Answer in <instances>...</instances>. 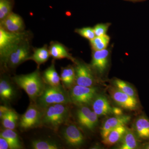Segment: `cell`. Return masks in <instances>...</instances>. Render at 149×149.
<instances>
[{"mask_svg":"<svg viewBox=\"0 0 149 149\" xmlns=\"http://www.w3.org/2000/svg\"><path fill=\"white\" fill-rule=\"evenodd\" d=\"M131 116L128 115L114 116L107 118L104 123L101 129V135L102 139H105L112 130L120 125H125L130 122Z\"/></svg>","mask_w":149,"mask_h":149,"instance_id":"7c38bea8","label":"cell"},{"mask_svg":"<svg viewBox=\"0 0 149 149\" xmlns=\"http://www.w3.org/2000/svg\"><path fill=\"white\" fill-rule=\"evenodd\" d=\"M97 88L76 85L71 88L69 95L71 102L80 106L93 102L97 93Z\"/></svg>","mask_w":149,"mask_h":149,"instance_id":"5b68a950","label":"cell"},{"mask_svg":"<svg viewBox=\"0 0 149 149\" xmlns=\"http://www.w3.org/2000/svg\"><path fill=\"white\" fill-rule=\"evenodd\" d=\"M133 125V131L140 141H149V118L146 115L138 116Z\"/></svg>","mask_w":149,"mask_h":149,"instance_id":"4fadbf2b","label":"cell"},{"mask_svg":"<svg viewBox=\"0 0 149 149\" xmlns=\"http://www.w3.org/2000/svg\"><path fill=\"white\" fill-rule=\"evenodd\" d=\"M112 114H113L115 116H120L123 114V111L121 108L118 107H113L112 109Z\"/></svg>","mask_w":149,"mask_h":149,"instance_id":"836d02e7","label":"cell"},{"mask_svg":"<svg viewBox=\"0 0 149 149\" xmlns=\"http://www.w3.org/2000/svg\"><path fill=\"white\" fill-rule=\"evenodd\" d=\"M43 80L47 85L51 86H58L61 85L60 76L56 70L54 63H52L50 66L44 71Z\"/></svg>","mask_w":149,"mask_h":149,"instance_id":"d6986e66","label":"cell"},{"mask_svg":"<svg viewBox=\"0 0 149 149\" xmlns=\"http://www.w3.org/2000/svg\"><path fill=\"white\" fill-rule=\"evenodd\" d=\"M125 125H120L112 130L105 139H103V143L107 147H111L120 141L126 131Z\"/></svg>","mask_w":149,"mask_h":149,"instance_id":"e0dca14e","label":"cell"},{"mask_svg":"<svg viewBox=\"0 0 149 149\" xmlns=\"http://www.w3.org/2000/svg\"><path fill=\"white\" fill-rule=\"evenodd\" d=\"M10 109L8 107L5 106L1 105L0 107V118L1 119L3 116L7 113L10 110Z\"/></svg>","mask_w":149,"mask_h":149,"instance_id":"e575fe53","label":"cell"},{"mask_svg":"<svg viewBox=\"0 0 149 149\" xmlns=\"http://www.w3.org/2000/svg\"><path fill=\"white\" fill-rule=\"evenodd\" d=\"M61 85L58 86L46 85L43 93L37 100V106L41 108L46 107L54 104H68L72 102L69 93Z\"/></svg>","mask_w":149,"mask_h":149,"instance_id":"3957f363","label":"cell"},{"mask_svg":"<svg viewBox=\"0 0 149 149\" xmlns=\"http://www.w3.org/2000/svg\"><path fill=\"white\" fill-rule=\"evenodd\" d=\"M141 141L133 130L127 128L126 131L119 141L117 147L119 149H135L140 148Z\"/></svg>","mask_w":149,"mask_h":149,"instance_id":"2e32d148","label":"cell"},{"mask_svg":"<svg viewBox=\"0 0 149 149\" xmlns=\"http://www.w3.org/2000/svg\"><path fill=\"white\" fill-rule=\"evenodd\" d=\"M67 105L54 104L46 107L43 113L41 124L48 128L57 130L69 117V110Z\"/></svg>","mask_w":149,"mask_h":149,"instance_id":"277c9868","label":"cell"},{"mask_svg":"<svg viewBox=\"0 0 149 149\" xmlns=\"http://www.w3.org/2000/svg\"><path fill=\"white\" fill-rule=\"evenodd\" d=\"M30 46L28 39L24 40L11 53L9 56L7 65L15 68L22 63L29 60L30 55Z\"/></svg>","mask_w":149,"mask_h":149,"instance_id":"9c48e42d","label":"cell"},{"mask_svg":"<svg viewBox=\"0 0 149 149\" xmlns=\"http://www.w3.org/2000/svg\"><path fill=\"white\" fill-rule=\"evenodd\" d=\"M112 107L108 100L104 95L96 96L93 102V111L98 116L112 114Z\"/></svg>","mask_w":149,"mask_h":149,"instance_id":"9a60e30c","label":"cell"},{"mask_svg":"<svg viewBox=\"0 0 149 149\" xmlns=\"http://www.w3.org/2000/svg\"><path fill=\"white\" fill-rule=\"evenodd\" d=\"M13 79L17 85L33 101L37 100L45 88V81L38 69L29 74L17 75Z\"/></svg>","mask_w":149,"mask_h":149,"instance_id":"6da1fadb","label":"cell"},{"mask_svg":"<svg viewBox=\"0 0 149 149\" xmlns=\"http://www.w3.org/2000/svg\"><path fill=\"white\" fill-rule=\"evenodd\" d=\"M28 39V33L23 31L13 32L0 27V58L1 63L6 65L11 53L24 40Z\"/></svg>","mask_w":149,"mask_h":149,"instance_id":"7a4b0ae2","label":"cell"},{"mask_svg":"<svg viewBox=\"0 0 149 149\" xmlns=\"http://www.w3.org/2000/svg\"><path fill=\"white\" fill-rule=\"evenodd\" d=\"M109 25L110 24L108 23L99 24L96 25L93 28L96 37H100L106 35Z\"/></svg>","mask_w":149,"mask_h":149,"instance_id":"4dcf8cb0","label":"cell"},{"mask_svg":"<svg viewBox=\"0 0 149 149\" xmlns=\"http://www.w3.org/2000/svg\"><path fill=\"white\" fill-rule=\"evenodd\" d=\"M61 80L65 88H71L75 83V72L74 68L68 66L62 68Z\"/></svg>","mask_w":149,"mask_h":149,"instance_id":"ffe728a7","label":"cell"},{"mask_svg":"<svg viewBox=\"0 0 149 149\" xmlns=\"http://www.w3.org/2000/svg\"><path fill=\"white\" fill-rule=\"evenodd\" d=\"M109 55V51L107 49L93 51L91 66L99 73H103L108 65Z\"/></svg>","mask_w":149,"mask_h":149,"instance_id":"5bb4252c","label":"cell"},{"mask_svg":"<svg viewBox=\"0 0 149 149\" xmlns=\"http://www.w3.org/2000/svg\"><path fill=\"white\" fill-rule=\"evenodd\" d=\"M15 92L10 82L6 78L0 81V97L4 102H9L13 98Z\"/></svg>","mask_w":149,"mask_h":149,"instance_id":"7402d4cb","label":"cell"},{"mask_svg":"<svg viewBox=\"0 0 149 149\" xmlns=\"http://www.w3.org/2000/svg\"><path fill=\"white\" fill-rule=\"evenodd\" d=\"M75 82L76 85L85 87H93L95 80L91 67L81 62L75 61Z\"/></svg>","mask_w":149,"mask_h":149,"instance_id":"ba28073f","label":"cell"},{"mask_svg":"<svg viewBox=\"0 0 149 149\" xmlns=\"http://www.w3.org/2000/svg\"><path fill=\"white\" fill-rule=\"evenodd\" d=\"M15 111L11 109L1 118L2 124L5 128H8L14 114Z\"/></svg>","mask_w":149,"mask_h":149,"instance_id":"1f68e13d","label":"cell"},{"mask_svg":"<svg viewBox=\"0 0 149 149\" xmlns=\"http://www.w3.org/2000/svg\"><path fill=\"white\" fill-rule=\"evenodd\" d=\"M110 38L107 35L96 37L91 40V44L93 51H100L106 49L109 44Z\"/></svg>","mask_w":149,"mask_h":149,"instance_id":"484cf974","label":"cell"},{"mask_svg":"<svg viewBox=\"0 0 149 149\" xmlns=\"http://www.w3.org/2000/svg\"><path fill=\"white\" fill-rule=\"evenodd\" d=\"M31 147L34 149H59L61 148L57 142L49 139H36L32 141Z\"/></svg>","mask_w":149,"mask_h":149,"instance_id":"cb8c5ba5","label":"cell"},{"mask_svg":"<svg viewBox=\"0 0 149 149\" xmlns=\"http://www.w3.org/2000/svg\"><path fill=\"white\" fill-rule=\"evenodd\" d=\"M139 148L149 149V141L143 142V143H141Z\"/></svg>","mask_w":149,"mask_h":149,"instance_id":"d590c367","label":"cell"},{"mask_svg":"<svg viewBox=\"0 0 149 149\" xmlns=\"http://www.w3.org/2000/svg\"><path fill=\"white\" fill-rule=\"evenodd\" d=\"M75 32L86 39L90 41L93 40L96 37L95 34L94 32V28L91 27H83L80 29L75 30Z\"/></svg>","mask_w":149,"mask_h":149,"instance_id":"f1b7e54d","label":"cell"},{"mask_svg":"<svg viewBox=\"0 0 149 149\" xmlns=\"http://www.w3.org/2000/svg\"><path fill=\"white\" fill-rule=\"evenodd\" d=\"M39 108L35 105L29 106L20 118L19 127L21 129L28 130L42 123L43 113Z\"/></svg>","mask_w":149,"mask_h":149,"instance_id":"8992f818","label":"cell"},{"mask_svg":"<svg viewBox=\"0 0 149 149\" xmlns=\"http://www.w3.org/2000/svg\"><path fill=\"white\" fill-rule=\"evenodd\" d=\"M0 137L4 138L8 141L10 149L22 148L21 143L18 135L13 130L5 128L1 132Z\"/></svg>","mask_w":149,"mask_h":149,"instance_id":"44dd1931","label":"cell"},{"mask_svg":"<svg viewBox=\"0 0 149 149\" xmlns=\"http://www.w3.org/2000/svg\"><path fill=\"white\" fill-rule=\"evenodd\" d=\"M62 135L66 143L70 147H80L85 142V138L81 130L74 124H70L65 128Z\"/></svg>","mask_w":149,"mask_h":149,"instance_id":"30bf717a","label":"cell"},{"mask_svg":"<svg viewBox=\"0 0 149 149\" xmlns=\"http://www.w3.org/2000/svg\"><path fill=\"white\" fill-rule=\"evenodd\" d=\"M0 27L9 32H17L23 31L24 21L19 15L13 12L0 21Z\"/></svg>","mask_w":149,"mask_h":149,"instance_id":"8fae6325","label":"cell"},{"mask_svg":"<svg viewBox=\"0 0 149 149\" xmlns=\"http://www.w3.org/2000/svg\"><path fill=\"white\" fill-rule=\"evenodd\" d=\"M50 56L49 49L47 45H45L42 47L35 49L29 60L34 61L37 63L38 67H39L41 65L47 61Z\"/></svg>","mask_w":149,"mask_h":149,"instance_id":"603a6c76","label":"cell"},{"mask_svg":"<svg viewBox=\"0 0 149 149\" xmlns=\"http://www.w3.org/2000/svg\"><path fill=\"white\" fill-rule=\"evenodd\" d=\"M50 54L56 59L67 58L75 63L76 61L68 52L66 48L61 44L54 42L51 44L49 48Z\"/></svg>","mask_w":149,"mask_h":149,"instance_id":"ac0fdd59","label":"cell"},{"mask_svg":"<svg viewBox=\"0 0 149 149\" xmlns=\"http://www.w3.org/2000/svg\"><path fill=\"white\" fill-rule=\"evenodd\" d=\"M13 7L12 0H0V21L11 13Z\"/></svg>","mask_w":149,"mask_h":149,"instance_id":"83f0119b","label":"cell"},{"mask_svg":"<svg viewBox=\"0 0 149 149\" xmlns=\"http://www.w3.org/2000/svg\"><path fill=\"white\" fill-rule=\"evenodd\" d=\"M113 84L114 87L122 91L123 93L131 97L137 98V94L136 91L134 88L127 82L120 79H116L113 81Z\"/></svg>","mask_w":149,"mask_h":149,"instance_id":"d4e9b609","label":"cell"},{"mask_svg":"<svg viewBox=\"0 0 149 149\" xmlns=\"http://www.w3.org/2000/svg\"><path fill=\"white\" fill-rule=\"evenodd\" d=\"M10 149L8 142L4 138L0 137V149Z\"/></svg>","mask_w":149,"mask_h":149,"instance_id":"d6a6232c","label":"cell"},{"mask_svg":"<svg viewBox=\"0 0 149 149\" xmlns=\"http://www.w3.org/2000/svg\"><path fill=\"white\" fill-rule=\"evenodd\" d=\"M92 111L88 107L83 106L80 108L77 111L76 116L77 121L80 124L88 117Z\"/></svg>","mask_w":149,"mask_h":149,"instance_id":"f546056e","label":"cell"},{"mask_svg":"<svg viewBox=\"0 0 149 149\" xmlns=\"http://www.w3.org/2000/svg\"><path fill=\"white\" fill-rule=\"evenodd\" d=\"M109 92L112 99L122 108L129 110L139 108L140 104L137 98L128 95L114 87L110 88Z\"/></svg>","mask_w":149,"mask_h":149,"instance_id":"52a82bcc","label":"cell"},{"mask_svg":"<svg viewBox=\"0 0 149 149\" xmlns=\"http://www.w3.org/2000/svg\"><path fill=\"white\" fill-rule=\"evenodd\" d=\"M98 116L93 111H92L88 117L80 125L87 130H94L98 122Z\"/></svg>","mask_w":149,"mask_h":149,"instance_id":"4316f807","label":"cell"}]
</instances>
